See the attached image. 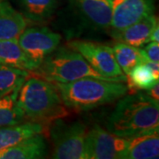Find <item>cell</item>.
<instances>
[{"label":"cell","instance_id":"1","mask_svg":"<svg viewBox=\"0 0 159 159\" xmlns=\"http://www.w3.org/2000/svg\"><path fill=\"white\" fill-rule=\"evenodd\" d=\"M159 127V103L146 93L121 98L108 118L106 129L115 135L129 137Z\"/></svg>","mask_w":159,"mask_h":159},{"label":"cell","instance_id":"2","mask_svg":"<svg viewBox=\"0 0 159 159\" xmlns=\"http://www.w3.org/2000/svg\"><path fill=\"white\" fill-rule=\"evenodd\" d=\"M64 105L88 111L114 102L128 91L122 81L85 77L66 83H54Z\"/></svg>","mask_w":159,"mask_h":159},{"label":"cell","instance_id":"3","mask_svg":"<svg viewBox=\"0 0 159 159\" xmlns=\"http://www.w3.org/2000/svg\"><path fill=\"white\" fill-rule=\"evenodd\" d=\"M17 105L25 119L46 123L66 115L61 97L54 83L44 79H26L19 91Z\"/></svg>","mask_w":159,"mask_h":159},{"label":"cell","instance_id":"4","mask_svg":"<svg viewBox=\"0 0 159 159\" xmlns=\"http://www.w3.org/2000/svg\"><path fill=\"white\" fill-rule=\"evenodd\" d=\"M33 72L52 83H66L85 77L107 80L98 74L79 52L69 47L56 49Z\"/></svg>","mask_w":159,"mask_h":159},{"label":"cell","instance_id":"5","mask_svg":"<svg viewBox=\"0 0 159 159\" xmlns=\"http://www.w3.org/2000/svg\"><path fill=\"white\" fill-rule=\"evenodd\" d=\"M86 134L87 128L82 122L66 123L62 118L55 119L51 127L52 158L85 159Z\"/></svg>","mask_w":159,"mask_h":159},{"label":"cell","instance_id":"6","mask_svg":"<svg viewBox=\"0 0 159 159\" xmlns=\"http://www.w3.org/2000/svg\"><path fill=\"white\" fill-rule=\"evenodd\" d=\"M67 46L79 52L87 62L105 79L122 82L126 81V76L116 61L111 47L81 40L71 41Z\"/></svg>","mask_w":159,"mask_h":159},{"label":"cell","instance_id":"7","mask_svg":"<svg viewBox=\"0 0 159 159\" xmlns=\"http://www.w3.org/2000/svg\"><path fill=\"white\" fill-rule=\"evenodd\" d=\"M60 41V34L45 27L26 29L18 38L19 44L35 69L57 49Z\"/></svg>","mask_w":159,"mask_h":159},{"label":"cell","instance_id":"8","mask_svg":"<svg viewBox=\"0 0 159 159\" xmlns=\"http://www.w3.org/2000/svg\"><path fill=\"white\" fill-rule=\"evenodd\" d=\"M125 146V137L95 125L86 134L85 159H123Z\"/></svg>","mask_w":159,"mask_h":159},{"label":"cell","instance_id":"9","mask_svg":"<svg viewBox=\"0 0 159 159\" xmlns=\"http://www.w3.org/2000/svg\"><path fill=\"white\" fill-rule=\"evenodd\" d=\"M69 6L84 28L107 30L111 28L112 0H68Z\"/></svg>","mask_w":159,"mask_h":159},{"label":"cell","instance_id":"10","mask_svg":"<svg viewBox=\"0 0 159 159\" xmlns=\"http://www.w3.org/2000/svg\"><path fill=\"white\" fill-rule=\"evenodd\" d=\"M154 11V0H112L110 29L120 31L153 15Z\"/></svg>","mask_w":159,"mask_h":159},{"label":"cell","instance_id":"11","mask_svg":"<svg viewBox=\"0 0 159 159\" xmlns=\"http://www.w3.org/2000/svg\"><path fill=\"white\" fill-rule=\"evenodd\" d=\"M123 159H155L159 157V127L125 137Z\"/></svg>","mask_w":159,"mask_h":159},{"label":"cell","instance_id":"12","mask_svg":"<svg viewBox=\"0 0 159 159\" xmlns=\"http://www.w3.org/2000/svg\"><path fill=\"white\" fill-rule=\"evenodd\" d=\"M157 24V17L153 14L120 31L112 32V36L118 42L141 48L149 42L150 34Z\"/></svg>","mask_w":159,"mask_h":159},{"label":"cell","instance_id":"13","mask_svg":"<svg viewBox=\"0 0 159 159\" xmlns=\"http://www.w3.org/2000/svg\"><path fill=\"white\" fill-rule=\"evenodd\" d=\"M47 153V146L43 136L35 134L18 144L0 150V159L43 158Z\"/></svg>","mask_w":159,"mask_h":159},{"label":"cell","instance_id":"14","mask_svg":"<svg viewBox=\"0 0 159 159\" xmlns=\"http://www.w3.org/2000/svg\"><path fill=\"white\" fill-rule=\"evenodd\" d=\"M26 20L8 2H0V40L18 39L27 28Z\"/></svg>","mask_w":159,"mask_h":159},{"label":"cell","instance_id":"15","mask_svg":"<svg viewBox=\"0 0 159 159\" xmlns=\"http://www.w3.org/2000/svg\"><path fill=\"white\" fill-rule=\"evenodd\" d=\"M43 130V124L34 121L0 127V150L12 147L35 134H40Z\"/></svg>","mask_w":159,"mask_h":159},{"label":"cell","instance_id":"16","mask_svg":"<svg viewBox=\"0 0 159 159\" xmlns=\"http://www.w3.org/2000/svg\"><path fill=\"white\" fill-rule=\"evenodd\" d=\"M0 63L28 72L35 69L19 44L18 39L0 40Z\"/></svg>","mask_w":159,"mask_h":159},{"label":"cell","instance_id":"17","mask_svg":"<svg viewBox=\"0 0 159 159\" xmlns=\"http://www.w3.org/2000/svg\"><path fill=\"white\" fill-rule=\"evenodd\" d=\"M20 6L27 20L42 23L52 17L57 9V0H20Z\"/></svg>","mask_w":159,"mask_h":159},{"label":"cell","instance_id":"18","mask_svg":"<svg viewBox=\"0 0 159 159\" xmlns=\"http://www.w3.org/2000/svg\"><path fill=\"white\" fill-rule=\"evenodd\" d=\"M29 77V72L11 67L0 63V98L20 89L26 79Z\"/></svg>","mask_w":159,"mask_h":159},{"label":"cell","instance_id":"19","mask_svg":"<svg viewBox=\"0 0 159 159\" xmlns=\"http://www.w3.org/2000/svg\"><path fill=\"white\" fill-rule=\"evenodd\" d=\"M114 57L120 69L125 76L136 65L142 62V57L140 48L118 42L112 47Z\"/></svg>","mask_w":159,"mask_h":159},{"label":"cell","instance_id":"20","mask_svg":"<svg viewBox=\"0 0 159 159\" xmlns=\"http://www.w3.org/2000/svg\"><path fill=\"white\" fill-rule=\"evenodd\" d=\"M20 89L0 98V127L15 125L25 119L22 111L17 105Z\"/></svg>","mask_w":159,"mask_h":159},{"label":"cell","instance_id":"21","mask_svg":"<svg viewBox=\"0 0 159 159\" xmlns=\"http://www.w3.org/2000/svg\"><path fill=\"white\" fill-rule=\"evenodd\" d=\"M126 81L128 89L148 90L158 81V80L156 79L148 66L142 62L136 65L126 75Z\"/></svg>","mask_w":159,"mask_h":159},{"label":"cell","instance_id":"22","mask_svg":"<svg viewBox=\"0 0 159 159\" xmlns=\"http://www.w3.org/2000/svg\"><path fill=\"white\" fill-rule=\"evenodd\" d=\"M143 59L159 62V43L157 42H151L146 44L144 48H140Z\"/></svg>","mask_w":159,"mask_h":159},{"label":"cell","instance_id":"23","mask_svg":"<svg viewBox=\"0 0 159 159\" xmlns=\"http://www.w3.org/2000/svg\"><path fill=\"white\" fill-rule=\"evenodd\" d=\"M147 95H148L149 97H151V98H153L154 100H156V101H157L159 102V83L158 81L155 84V85L152 87V88H150L148 90H146L145 92Z\"/></svg>","mask_w":159,"mask_h":159},{"label":"cell","instance_id":"24","mask_svg":"<svg viewBox=\"0 0 159 159\" xmlns=\"http://www.w3.org/2000/svg\"><path fill=\"white\" fill-rule=\"evenodd\" d=\"M149 42H159V26L158 24L155 27L150 34V37H149Z\"/></svg>","mask_w":159,"mask_h":159}]
</instances>
